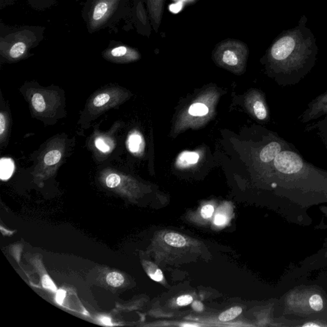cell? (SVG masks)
<instances>
[{
	"label": "cell",
	"mask_w": 327,
	"mask_h": 327,
	"mask_svg": "<svg viewBox=\"0 0 327 327\" xmlns=\"http://www.w3.org/2000/svg\"><path fill=\"white\" fill-rule=\"evenodd\" d=\"M307 19L301 17L297 26L280 34L267 52L268 60L285 74L299 72L311 66L318 53L317 41L309 28Z\"/></svg>",
	"instance_id": "1"
},
{
	"label": "cell",
	"mask_w": 327,
	"mask_h": 327,
	"mask_svg": "<svg viewBox=\"0 0 327 327\" xmlns=\"http://www.w3.org/2000/svg\"><path fill=\"white\" fill-rule=\"evenodd\" d=\"M42 26H10L0 22V54L8 61L16 62L30 55L44 38Z\"/></svg>",
	"instance_id": "2"
},
{
	"label": "cell",
	"mask_w": 327,
	"mask_h": 327,
	"mask_svg": "<svg viewBox=\"0 0 327 327\" xmlns=\"http://www.w3.org/2000/svg\"><path fill=\"white\" fill-rule=\"evenodd\" d=\"M129 0H86L82 16L87 31L93 34L113 28L129 12Z\"/></svg>",
	"instance_id": "3"
},
{
	"label": "cell",
	"mask_w": 327,
	"mask_h": 327,
	"mask_svg": "<svg viewBox=\"0 0 327 327\" xmlns=\"http://www.w3.org/2000/svg\"><path fill=\"white\" fill-rule=\"evenodd\" d=\"M248 52L245 43L237 39H228L219 43L215 48V54L222 64L234 67L241 65Z\"/></svg>",
	"instance_id": "4"
},
{
	"label": "cell",
	"mask_w": 327,
	"mask_h": 327,
	"mask_svg": "<svg viewBox=\"0 0 327 327\" xmlns=\"http://www.w3.org/2000/svg\"><path fill=\"white\" fill-rule=\"evenodd\" d=\"M102 55L107 60L115 63H127L139 60L141 54L138 50L119 41H111Z\"/></svg>",
	"instance_id": "5"
},
{
	"label": "cell",
	"mask_w": 327,
	"mask_h": 327,
	"mask_svg": "<svg viewBox=\"0 0 327 327\" xmlns=\"http://www.w3.org/2000/svg\"><path fill=\"white\" fill-rule=\"evenodd\" d=\"M303 165L302 159L292 152H281L274 159L276 168L285 174L298 173L302 170Z\"/></svg>",
	"instance_id": "6"
},
{
	"label": "cell",
	"mask_w": 327,
	"mask_h": 327,
	"mask_svg": "<svg viewBox=\"0 0 327 327\" xmlns=\"http://www.w3.org/2000/svg\"><path fill=\"white\" fill-rule=\"evenodd\" d=\"M150 24L155 32H158L162 23L165 0H145Z\"/></svg>",
	"instance_id": "7"
},
{
	"label": "cell",
	"mask_w": 327,
	"mask_h": 327,
	"mask_svg": "<svg viewBox=\"0 0 327 327\" xmlns=\"http://www.w3.org/2000/svg\"><path fill=\"white\" fill-rule=\"evenodd\" d=\"M134 9L136 11L135 15H136L137 30L140 32L141 25L150 30L151 24H150L149 17H148V15L146 14L145 8H144L143 2L141 0H134Z\"/></svg>",
	"instance_id": "8"
},
{
	"label": "cell",
	"mask_w": 327,
	"mask_h": 327,
	"mask_svg": "<svg viewBox=\"0 0 327 327\" xmlns=\"http://www.w3.org/2000/svg\"><path fill=\"white\" fill-rule=\"evenodd\" d=\"M281 152V147L278 142H272L265 146L261 150L259 158L263 163H270L274 161Z\"/></svg>",
	"instance_id": "9"
},
{
	"label": "cell",
	"mask_w": 327,
	"mask_h": 327,
	"mask_svg": "<svg viewBox=\"0 0 327 327\" xmlns=\"http://www.w3.org/2000/svg\"><path fill=\"white\" fill-rule=\"evenodd\" d=\"M15 170V164L12 159L3 158L0 161V178L1 180H8Z\"/></svg>",
	"instance_id": "10"
},
{
	"label": "cell",
	"mask_w": 327,
	"mask_h": 327,
	"mask_svg": "<svg viewBox=\"0 0 327 327\" xmlns=\"http://www.w3.org/2000/svg\"><path fill=\"white\" fill-rule=\"evenodd\" d=\"M28 5L33 9L44 11L55 6L58 0H27Z\"/></svg>",
	"instance_id": "11"
},
{
	"label": "cell",
	"mask_w": 327,
	"mask_h": 327,
	"mask_svg": "<svg viewBox=\"0 0 327 327\" xmlns=\"http://www.w3.org/2000/svg\"><path fill=\"white\" fill-rule=\"evenodd\" d=\"M164 241L168 245L174 247H182L187 242L182 235L175 233H167L164 236Z\"/></svg>",
	"instance_id": "12"
},
{
	"label": "cell",
	"mask_w": 327,
	"mask_h": 327,
	"mask_svg": "<svg viewBox=\"0 0 327 327\" xmlns=\"http://www.w3.org/2000/svg\"><path fill=\"white\" fill-rule=\"evenodd\" d=\"M199 155L196 152H185L180 155L178 163L182 165L194 164L198 163Z\"/></svg>",
	"instance_id": "13"
},
{
	"label": "cell",
	"mask_w": 327,
	"mask_h": 327,
	"mask_svg": "<svg viewBox=\"0 0 327 327\" xmlns=\"http://www.w3.org/2000/svg\"><path fill=\"white\" fill-rule=\"evenodd\" d=\"M243 312V309L240 307H232L228 310L223 312L219 317L220 321L226 322L231 321L238 316H239Z\"/></svg>",
	"instance_id": "14"
},
{
	"label": "cell",
	"mask_w": 327,
	"mask_h": 327,
	"mask_svg": "<svg viewBox=\"0 0 327 327\" xmlns=\"http://www.w3.org/2000/svg\"><path fill=\"white\" fill-rule=\"evenodd\" d=\"M142 144V137L138 134L130 135L128 139V149L132 153H137L139 151Z\"/></svg>",
	"instance_id": "15"
},
{
	"label": "cell",
	"mask_w": 327,
	"mask_h": 327,
	"mask_svg": "<svg viewBox=\"0 0 327 327\" xmlns=\"http://www.w3.org/2000/svg\"><path fill=\"white\" fill-rule=\"evenodd\" d=\"M147 274L150 278L157 282H161L163 280L164 276L162 270L159 269L154 264L148 263L147 265Z\"/></svg>",
	"instance_id": "16"
},
{
	"label": "cell",
	"mask_w": 327,
	"mask_h": 327,
	"mask_svg": "<svg viewBox=\"0 0 327 327\" xmlns=\"http://www.w3.org/2000/svg\"><path fill=\"white\" fill-rule=\"evenodd\" d=\"M308 305L312 310L316 312L321 311L324 308V300L318 294H314L309 298Z\"/></svg>",
	"instance_id": "17"
},
{
	"label": "cell",
	"mask_w": 327,
	"mask_h": 327,
	"mask_svg": "<svg viewBox=\"0 0 327 327\" xmlns=\"http://www.w3.org/2000/svg\"><path fill=\"white\" fill-rule=\"evenodd\" d=\"M208 113V108L207 106L202 103H195L189 108V113L192 116L202 117Z\"/></svg>",
	"instance_id": "18"
},
{
	"label": "cell",
	"mask_w": 327,
	"mask_h": 327,
	"mask_svg": "<svg viewBox=\"0 0 327 327\" xmlns=\"http://www.w3.org/2000/svg\"><path fill=\"white\" fill-rule=\"evenodd\" d=\"M106 281L111 286L119 287L123 285L124 278L122 274L118 272H111L107 276Z\"/></svg>",
	"instance_id": "19"
},
{
	"label": "cell",
	"mask_w": 327,
	"mask_h": 327,
	"mask_svg": "<svg viewBox=\"0 0 327 327\" xmlns=\"http://www.w3.org/2000/svg\"><path fill=\"white\" fill-rule=\"evenodd\" d=\"M62 158V154L58 150H54L45 155L43 162L47 165H53L57 164Z\"/></svg>",
	"instance_id": "20"
},
{
	"label": "cell",
	"mask_w": 327,
	"mask_h": 327,
	"mask_svg": "<svg viewBox=\"0 0 327 327\" xmlns=\"http://www.w3.org/2000/svg\"><path fill=\"white\" fill-rule=\"evenodd\" d=\"M32 105L35 110L39 113H42L45 109V104L43 96L40 93H36L32 97Z\"/></svg>",
	"instance_id": "21"
},
{
	"label": "cell",
	"mask_w": 327,
	"mask_h": 327,
	"mask_svg": "<svg viewBox=\"0 0 327 327\" xmlns=\"http://www.w3.org/2000/svg\"><path fill=\"white\" fill-rule=\"evenodd\" d=\"M254 112L256 117L260 121H263L267 116V111L262 102L256 101L254 106Z\"/></svg>",
	"instance_id": "22"
},
{
	"label": "cell",
	"mask_w": 327,
	"mask_h": 327,
	"mask_svg": "<svg viewBox=\"0 0 327 327\" xmlns=\"http://www.w3.org/2000/svg\"><path fill=\"white\" fill-rule=\"evenodd\" d=\"M121 176L116 173H111L107 176L106 183V185L110 188H115L121 184Z\"/></svg>",
	"instance_id": "23"
},
{
	"label": "cell",
	"mask_w": 327,
	"mask_h": 327,
	"mask_svg": "<svg viewBox=\"0 0 327 327\" xmlns=\"http://www.w3.org/2000/svg\"><path fill=\"white\" fill-rule=\"evenodd\" d=\"M110 100V95L108 93H101L99 95L96 96L94 100H93V105L97 108L102 107L107 103Z\"/></svg>",
	"instance_id": "24"
},
{
	"label": "cell",
	"mask_w": 327,
	"mask_h": 327,
	"mask_svg": "<svg viewBox=\"0 0 327 327\" xmlns=\"http://www.w3.org/2000/svg\"><path fill=\"white\" fill-rule=\"evenodd\" d=\"M106 139L102 137H98L95 140V146L100 151L102 152H108L111 150L110 144L107 143Z\"/></svg>",
	"instance_id": "25"
},
{
	"label": "cell",
	"mask_w": 327,
	"mask_h": 327,
	"mask_svg": "<svg viewBox=\"0 0 327 327\" xmlns=\"http://www.w3.org/2000/svg\"><path fill=\"white\" fill-rule=\"evenodd\" d=\"M42 286L44 287L45 289H49L53 292L57 291V288L53 281H52L51 279L50 278V277L48 275H45L43 276L42 280Z\"/></svg>",
	"instance_id": "26"
},
{
	"label": "cell",
	"mask_w": 327,
	"mask_h": 327,
	"mask_svg": "<svg viewBox=\"0 0 327 327\" xmlns=\"http://www.w3.org/2000/svg\"><path fill=\"white\" fill-rule=\"evenodd\" d=\"M193 302V298L191 295H186L179 296L176 300L178 306H184L191 304Z\"/></svg>",
	"instance_id": "27"
},
{
	"label": "cell",
	"mask_w": 327,
	"mask_h": 327,
	"mask_svg": "<svg viewBox=\"0 0 327 327\" xmlns=\"http://www.w3.org/2000/svg\"><path fill=\"white\" fill-rule=\"evenodd\" d=\"M213 211H214V208L210 204H207L202 209V215L204 219H208V218L212 216Z\"/></svg>",
	"instance_id": "28"
},
{
	"label": "cell",
	"mask_w": 327,
	"mask_h": 327,
	"mask_svg": "<svg viewBox=\"0 0 327 327\" xmlns=\"http://www.w3.org/2000/svg\"><path fill=\"white\" fill-rule=\"evenodd\" d=\"M6 129V119L3 113L0 114V136L3 138Z\"/></svg>",
	"instance_id": "29"
},
{
	"label": "cell",
	"mask_w": 327,
	"mask_h": 327,
	"mask_svg": "<svg viewBox=\"0 0 327 327\" xmlns=\"http://www.w3.org/2000/svg\"><path fill=\"white\" fill-rule=\"evenodd\" d=\"M65 296H66V291L64 290V289H59V290L56 291L55 298L56 302H57L59 305H62Z\"/></svg>",
	"instance_id": "30"
},
{
	"label": "cell",
	"mask_w": 327,
	"mask_h": 327,
	"mask_svg": "<svg viewBox=\"0 0 327 327\" xmlns=\"http://www.w3.org/2000/svg\"><path fill=\"white\" fill-rule=\"evenodd\" d=\"M226 221H227V218L225 215L222 214L217 215L214 219L215 224L217 226L223 225L225 224Z\"/></svg>",
	"instance_id": "31"
},
{
	"label": "cell",
	"mask_w": 327,
	"mask_h": 327,
	"mask_svg": "<svg viewBox=\"0 0 327 327\" xmlns=\"http://www.w3.org/2000/svg\"><path fill=\"white\" fill-rule=\"evenodd\" d=\"M16 1L17 0H0V10H3L7 6L14 5Z\"/></svg>",
	"instance_id": "32"
},
{
	"label": "cell",
	"mask_w": 327,
	"mask_h": 327,
	"mask_svg": "<svg viewBox=\"0 0 327 327\" xmlns=\"http://www.w3.org/2000/svg\"><path fill=\"white\" fill-rule=\"evenodd\" d=\"M192 307H193L194 310L197 312H202L204 309V304L200 302V301H195V302H193Z\"/></svg>",
	"instance_id": "33"
},
{
	"label": "cell",
	"mask_w": 327,
	"mask_h": 327,
	"mask_svg": "<svg viewBox=\"0 0 327 327\" xmlns=\"http://www.w3.org/2000/svg\"><path fill=\"white\" fill-rule=\"evenodd\" d=\"M100 321H101L102 324L106 325V326H112L110 318L102 317L101 318V319H100Z\"/></svg>",
	"instance_id": "34"
},
{
	"label": "cell",
	"mask_w": 327,
	"mask_h": 327,
	"mask_svg": "<svg viewBox=\"0 0 327 327\" xmlns=\"http://www.w3.org/2000/svg\"><path fill=\"white\" fill-rule=\"evenodd\" d=\"M183 327H197L198 325H194V324H183Z\"/></svg>",
	"instance_id": "35"
},
{
	"label": "cell",
	"mask_w": 327,
	"mask_h": 327,
	"mask_svg": "<svg viewBox=\"0 0 327 327\" xmlns=\"http://www.w3.org/2000/svg\"><path fill=\"white\" fill-rule=\"evenodd\" d=\"M76 1H79V0H76Z\"/></svg>",
	"instance_id": "36"
},
{
	"label": "cell",
	"mask_w": 327,
	"mask_h": 327,
	"mask_svg": "<svg viewBox=\"0 0 327 327\" xmlns=\"http://www.w3.org/2000/svg\"><path fill=\"white\" fill-rule=\"evenodd\" d=\"M325 100H324V101H325Z\"/></svg>",
	"instance_id": "37"
}]
</instances>
